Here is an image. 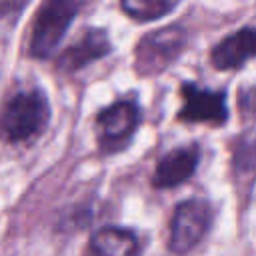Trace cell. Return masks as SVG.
Segmentation results:
<instances>
[{
  "mask_svg": "<svg viewBox=\"0 0 256 256\" xmlns=\"http://www.w3.org/2000/svg\"><path fill=\"white\" fill-rule=\"evenodd\" d=\"M84 0H44L36 10L28 50L34 58L52 56L68 28L72 26L76 14L80 12Z\"/></svg>",
  "mask_w": 256,
  "mask_h": 256,
  "instance_id": "cell-2",
  "label": "cell"
},
{
  "mask_svg": "<svg viewBox=\"0 0 256 256\" xmlns=\"http://www.w3.org/2000/svg\"><path fill=\"white\" fill-rule=\"evenodd\" d=\"M178 4L180 0H120L122 10L138 22L158 20L170 14Z\"/></svg>",
  "mask_w": 256,
  "mask_h": 256,
  "instance_id": "cell-11",
  "label": "cell"
},
{
  "mask_svg": "<svg viewBox=\"0 0 256 256\" xmlns=\"http://www.w3.org/2000/svg\"><path fill=\"white\" fill-rule=\"evenodd\" d=\"M182 108L178 120L186 124H210L224 126L228 122L226 90H210L196 82H184L180 86Z\"/></svg>",
  "mask_w": 256,
  "mask_h": 256,
  "instance_id": "cell-6",
  "label": "cell"
},
{
  "mask_svg": "<svg viewBox=\"0 0 256 256\" xmlns=\"http://www.w3.org/2000/svg\"><path fill=\"white\" fill-rule=\"evenodd\" d=\"M200 162V148L196 142L174 148L158 158L154 174H152V186L158 190H168L174 186L184 184L194 176Z\"/></svg>",
  "mask_w": 256,
  "mask_h": 256,
  "instance_id": "cell-8",
  "label": "cell"
},
{
  "mask_svg": "<svg viewBox=\"0 0 256 256\" xmlns=\"http://www.w3.org/2000/svg\"><path fill=\"white\" fill-rule=\"evenodd\" d=\"M50 122V102L42 88L26 86L12 92L0 106V138L20 144L36 138Z\"/></svg>",
  "mask_w": 256,
  "mask_h": 256,
  "instance_id": "cell-1",
  "label": "cell"
},
{
  "mask_svg": "<svg viewBox=\"0 0 256 256\" xmlns=\"http://www.w3.org/2000/svg\"><path fill=\"white\" fill-rule=\"evenodd\" d=\"M112 52V42L106 34L104 28H86L80 38H76L70 46H66L58 58H56V68L60 72L72 74L88 64L108 56Z\"/></svg>",
  "mask_w": 256,
  "mask_h": 256,
  "instance_id": "cell-7",
  "label": "cell"
},
{
  "mask_svg": "<svg viewBox=\"0 0 256 256\" xmlns=\"http://www.w3.org/2000/svg\"><path fill=\"white\" fill-rule=\"evenodd\" d=\"M256 38L254 28L244 26L230 36L222 38L210 52V62L216 70H236L254 56Z\"/></svg>",
  "mask_w": 256,
  "mask_h": 256,
  "instance_id": "cell-9",
  "label": "cell"
},
{
  "mask_svg": "<svg viewBox=\"0 0 256 256\" xmlns=\"http://www.w3.org/2000/svg\"><path fill=\"white\" fill-rule=\"evenodd\" d=\"M142 120L140 104L134 98H120L96 114V138L102 154L124 148Z\"/></svg>",
  "mask_w": 256,
  "mask_h": 256,
  "instance_id": "cell-5",
  "label": "cell"
},
{
  "mask_svg": "<svg viewBox=\"0 0 256 256\" xmlns=\"http://www.w3.org/2000/svg\"><path fill=\"white\" fill-rule=\"evenodd\" d=\"M188 46V32L170 24L142 36L134 50V68L140 76H156L172 66Z\"/></svg>",
  "mask_w": 256,
  "mask_h": 256,
  "instance_id": "cell-3",
  "label": "cell"
},
{
  "mask_svg": "<svg viewBox=\"0 0 256 256\" xmlns=\"http://www.w3.org/2000/svg\"><path fill=\"white\" fill-rule=\"evenodd\" d=\"M214 222V208L204 198L182 200L170 220L168 248L176 254H186L194 250L210 232Z\"/></svg>",
  "mask_w": 256,
  "mask_h": 256,
  "instance_id": "cell-4",
  "label": "cell"
},
{
  "mask_svg": "<svg viewBox=\"0 0 256 256\" xmlns=\"http://www.w3.org/2000/svg\"><path fill=\"white\" fill-rule=\"evenodd\" d=\"M88 252L104 256H132L140 252V240L128 228L102 226L92 234L88 242Z\"/></svg>",
  "mask_w": 256,
  "mask_h": 256,
  "instance_id": "cell-10",
  "label": "cell"
}]
</instances>
